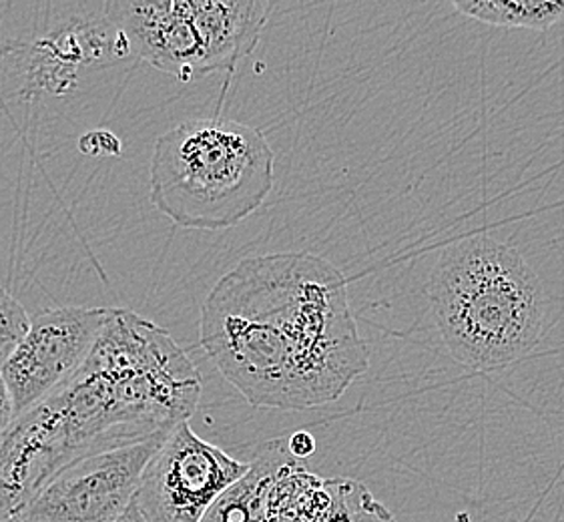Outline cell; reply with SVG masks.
Masks as SVG:
<instances>
[{
    "label": "cell",
    "instance_id": "obj_1",
    "mask_svg": "<svg viewBox=\"0 0 564 522\" xmlns=\"http://www.w3.org/2000/svg\"><path fill=\"white\" fill-rule=\"evenodd\" d=\"M199 341L251 406L336 402L370 366L348 282L314 253L239 261L205 297Z\"/></svg>",
    "mask_w": 564,
    "mask_h": 522
},
{
    "label": "cell",
    "instance_id": "obj_2",
    "mask_svg": "<svg viewBox=\"0 0 564 522\" xmlns=\"http://www.w3.org/2000/svg\"><path fill=\"white\" fill-rule=\"evenodd\" d=\"M199 398V370L170 331L111 307L87 362L34 410L75 465L189 422Z\"/></svg>",
    "mask_w": 564,
    "mask_h": 522
},
{
    "label": "cell",
    "instance_id": "obj_3",
    "mask_svg": "<svg viewBox=\"0 0 564 522\" xmlns=\"http://www.w3.org/2000/svg\"><path fill=\"white\" fill-rule=\"evenodd\" d=\"M429 297L452 358L476 372L519 362L539 346L546 319L541 278L517 248L490 236L448 243Z\"/></svg>",
    "mask_w": 564,
    "mask_h": 522
},
{
    "label": "cell",
    "instance_id": "obj_4",
    "mask_svg": "<svg viewBox=\"0 0 564 522\" xmlns=\"http://www.w3.org/2000/svg\"><path fill=\"white\" fill-rule=\"evenodd\" d=\"M273 163V149L258 127L195 119L158 137L149 197L180 228H234L268 199Z\"/></svg>",
    "mask_w": 564,
    "mask_h": 522
},
{
    "label": "cell",
    "instance_id": "obj_5",
    "mask_svg": "<svg viewBox=\"0 0 564 522\" xmlns=\"http://www.w3.org/2000/svg\"><path fill=\"white\" fill-rule=\"evenodd\" d=\"M275 9L260 0H119L107 4L124 53L189 83L234 70L260 41Z\"/></svg>",
    "mask_w": 564,
    "mask_h": 522
},
{
    "label": "cell",
    "instance_id": "obj_6",
    "mask_svg": "<svg viewBox=\"0 0 564 522\" xmlns=\"http://www.w3.org/2000/svg\"><path fill=\"white\" fill-rule=\"evenodd\" d=\"M239 463L181 422L143 470L135 502L148 522H202L229 487L246 477Z\"/></svg>",
    "mask_w": 564,
    "mask_h": 522
},
{
    "label": "cell",
    "instance_id": "obj_7",
    "mask_svg": "<svg viewBox=\"0 0 564 522\" xmlns=\"http://www.w3.org/2000/svg\"><path fill=\"white\" fill-rule=\"evenodd\" d=\"M170 432L87 456L51 480L17 519L21 522H115L135 500L143 470Z\"/></svg>",
    "mask_w": 564,
    "mask_h": 522
},
{
    "label": "cell",
    "instance_id": "obj_8",
    "mask_svg": "<svg viewBox=\"0 0 564 522\" xmlns=\"http://www.w3.org/2000/svg\"><path fill=\"white\" fill-rule=\"evenodd\" d=\"M111 307L63 306L33 318L19 350L0 370L17 418L73 380L101 336Z\"/></svg>",
    "mask_w": 564,
    "mask_h": 522
},
{
    "label": "cell",
    "instance_id": "obj_9",
    "mask_svg": "<svg viewBox=\"0 0 564 522\" xmlns=\"http://www.w3.org/2000/svg\"><path fill=\"white\" fill-rule=\"evenodd\" d=\"M294 456L288 441L278 438L260 446L246 477L215 500L202 522H268V494L282 466Z\"/></svg>",
    "mask_w": 564,
    "mask_h": 522
},
{
    "label": "cell",
    "instance_id": "obj_10",
    "mask_svg": "<svg viewBox=\"0 0 564 522\" xmlns=\"http://www.w3.org/2000/svg\"><path fill=\"white\" fill-rule=\"evenodd\" d=\"M334 507L329 478L310 472L300 460H288L268 494V522H326Z\"/></svg>",
    "mask_w": 564,
    "mask_h": 522
},
{
    "label": "cell",
    "instance_id": "obj_11",
    "mask_svg": "<svg viewBox=\"0 0 564 522\" xmlns=\"http://www.w3.org/2000/svg\"><path fill=\"white\" fill-rule=\"evenodd\" d=\"M452 7L480 23L546 31L564 19V0H454Z\"/></svg>",
    "mask_w": 564,
    "mask_h": 522
},
{
    "label": "cell",
    "instance_id": "obj_12",
    "mask_svg": "<svg viewBox=\"0 0 564 522\" xmlns=\"http://www.w3.org/2000/svg\"><path fill=\"white\" fill-rule=\"evenodd\" d=\"M334 507L326 522H398L372 492L354 478H329Z\"/></svg>",
    "mask_w": 564,
    "mask_h": 522
},
{
    "label": "cell",
    "instance_id": "obj_13",
    "mask_svg": "<svg viewBox=\"0 0 564 522\" xmlns=\"http://www.w3.org/2000/svg\"><path fill=\"white\" fill-rule=\"evenodd\" d=\"M33 319L23 304L0 287V370L11 360L12 354L23 344Z\"/></svg>",
    "mask_w": 564,
    "mask_h": 522
},
{
    "label": "cell",
    "instance_id": "obj_14",
    "mask_svg": "<svg viewBox=\"0 0 564 522\" xmlns=\"http://www.w3.org/2000/svg\"><path fill=\"white\" fill-rule=\"evenodd\" d=\"M14 421H17L14 400H12L11 390H9L4 376L0 372V434L9 431Z\"/></svg>",
    "mask_w": 564,
    "mask_h": 522
},
{
    "label": "cell",
    "instance_id": "obj_15",
    "mask_svg": "<svg viewBox=\"0 0 564 522\" xmlns=\"http://www.w3.org/2000/svg\"><path fill=\"white\" fill-rule=\"evenodd\" d=\"M288 448L294 456L295 460H305L307 456L316 453V438L310 434V432H294L290 438H288Z\"/></svg>",
    "mask_w": 564,
    "mask_h": 522
},
{
    "label": "cell",
    "instance_id": "obj_16",
    "mask_svg": "<svg viewBox=\"0 0 564 522\" xmlns=\"http://www.w3.org/2000/svg\"><path fill=\"white\" fill-rule=\"evenodd\" d=\"M115 522H148L145 521V516L141 514V511H139V507H137L135 500L129 504V509L117 519Z\"/></svg>",
    "mask_w": 564,
    "mask_h": 522
}]
</instances>
